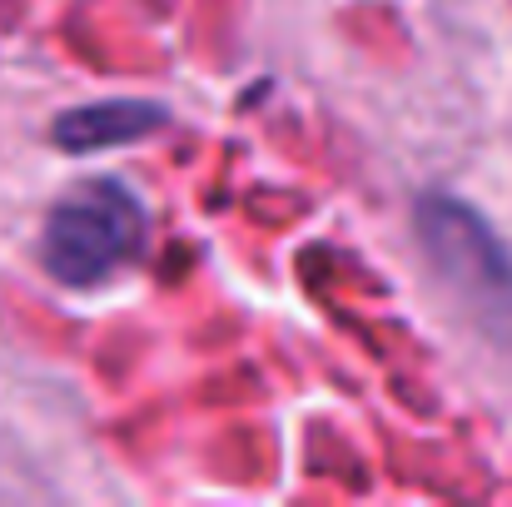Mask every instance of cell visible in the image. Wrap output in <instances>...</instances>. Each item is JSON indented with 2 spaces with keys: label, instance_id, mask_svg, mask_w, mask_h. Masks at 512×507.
<instances>
[{
  "label": "cell",
  "instance_id": "1",
  "mask_svg": "<svg viewBox=\"0 0 512 507\" xmlns=\"http://www.w3.org/2000/svg\"><path fill=\"white\" fill-rule=\"evenodd\" d=\"M413 234L453 309L478 329V338L512 358V249L503 234L468 199L443 189L418 194Z\"/></svg>",
  "mask_w": 512,
  "mask_h": 507
},
{
  "label": "cell",
  "instance_id": "2",
  "mask_svg": "<svg viewBox=\"0 0 512 507\" xmlns=\"http://www.w3.org/2000/svg\"><path fill=\"white\" fill-rule=\"evenodd\" d=\"M150 234L145 204L120 179L70 184L40 224V264L65 289H95L140 259Z\"/></svg>",
  "mask_w": 512,
  "mask_h": 507
},
{
  "label": "cell",
  "instance_id": "3",
  "mask_svg": "<svg viewBox=\"0 0 512 507\" xmlns=\"http://www.w3.org/2000/svg\"><path fill=\"white\" fill-rule=\"evenodd\" d=\"M165 125H170V110L155 105V100H95V105H75V110L55 115L50 140L70 155H85V150H110V145L145 140V135L165 130Z\"/></svg>",
  "mask_w": 512,
  "mask_h": 507
}]
</instances>
